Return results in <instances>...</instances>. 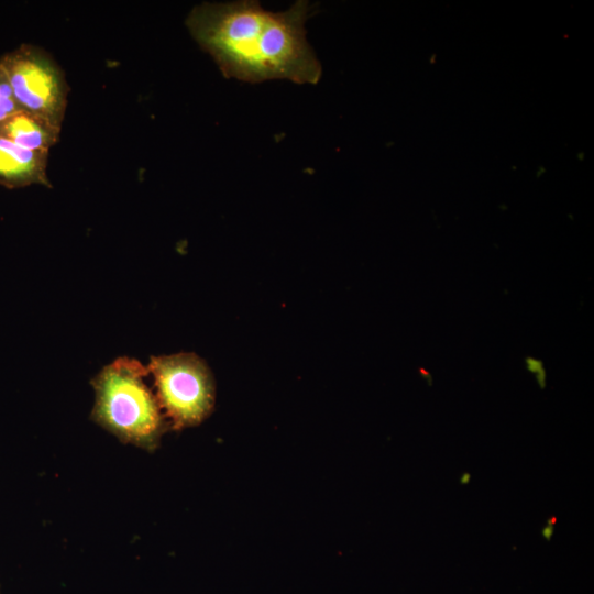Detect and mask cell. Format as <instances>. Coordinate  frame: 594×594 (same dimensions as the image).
I'll use <instances>...</instances> for the list:
<instances>
[{"instance_id":"3","label":"cell","mask_w":594,"mask_h":594,"mask_svg":"<svg viewBox=\"0 0 594 594\" xmlns=\"http://www.w3.org/2000/svg\"><path fill=\"white\" fill-rule=\"evenodd\" d=\"M156 399L172 428L201 424L213 410L215 382L206 362L194 353L154 356L147 365Z\"/></svg>"},{"instance_id":"8","label":"cell","mask_w":594,"mask_h":594,"mask_svg":"<svg viewBox=\"0 0 594 594\" xmlns=\"http://www.w3.org/2000/svg\"><path fill=\"white\" fill-rule=\"evenodd\" d=\"M552 532H553V526L552 525H549L547 527H544L542 529V536L544 539H547L548 541L550 540L551 536H552Z\"/></svg>"},{"instance_id":"7","label":"cell","mask_w":594,"mask_h":594,"mask_svg":"<svg viewBox=\"0 0 594 594\" xmlns=\"http://www.w3.org/2000/svg\"><path fill=\"white\" fill-rule=\"evenodd\" d=\"M20 111L23 110L15 99L4 70L0 66V123Z\"/></svg>"},{"instance_id":"6","label":"cell","mask_w":594,"mask_h":594,"mask_svg":"<svg viewBox=\"0 0 594 594\" xmlns=\"http://www.w3.org/2000/svg\"><path fill=\"white\" fill-rule=\"evenodd\" d=\"M61 129L50 122L20 111L0 123V136L32 151L50 152L59 139Z\"/></svg>"},{"instance_id":"2","label":"cell","mask_w":594,"mask_h":594,"mask_svg":"<svg viewBox=\"0 0 594 594\" xmlns=\"http://www.w3.org/2000/svg\"><path fill=\"white\" fill-rule=\"evenodd\" d=\"M146 375L147 369L130 358H119L105 366L91 380V419L123 443L154 451L168 422L145 383Z\"/></svg>"},{"instance_id":"1","label":"cell","mask_w":594,"mask_h":594,"mask_svg":"<svg viewBox=\"0 0 594 594\" xmlns=\"http://www.w3.org/2000/svg\"><path fill=\"white\" fill-rule=\"evenodd\" d=\"M314 13L306 0L282 12L267 11L253 0L202 2L191 9L186 25L227 78L315 85L322 67L305 29Z\"/></svg>"},{"instance_id":"4","label":"cell","mask_w":594,"mask_h":594,"mask_svg":"<svg viewBox=\"0 0 594 594\" xmlns=\"http://www.w3.org/2000/svg\"><path fill=\"white\" fill-rule=\"evenodd\" d=\"M21 109L62 129L68 85L61 67L43 48L22 44L0 58Z\"/></svg>"},{"instance_id":"9","label":"cell","mask_w":594,"mask_h":594,"mask_svg":"<svg viewBox=\"0 0 594 594\" xmlns=\"http://www.w3.org/2000/svg\"><path fill=\"white\" fill-rule=\"evenodd\" d=\"M470 474L469 473H463L462 477H461V483L462 484H468L469 481H470Z\"/></svg>"},{"instance_id":"5","label":"cell","mask_w":594,"mask_h":594,"mask_svg":"<svg viewBox=\"0 0 594 594\" xmlns=\"http://www.w3.org/2000/svg\"><path fill=\"white\" fill-rule=\"evenodd\" d=\"M48 153L24 148L0 136V185L9 189L33 184L52 187L47 177Z\"/></svg>"}]
</instances>
